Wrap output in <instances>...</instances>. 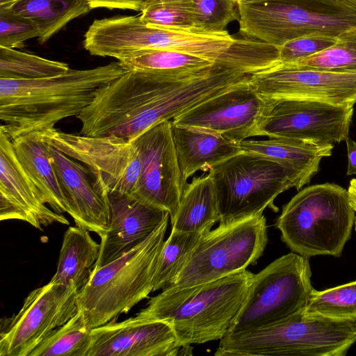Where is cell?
I'll return each instance as SVG.
<instances>
[{"label":"cell","mask_w":356,"mask_h":356,"mask_svg":"<svg viewBox=\"0 0 356 356\" xmlns=\"http://www.w3.org/2000/svg\"><path fill=\"white\" fill-rule=\"evenodd\" d=\"M140 11L147 25L192 31L191 0H145Z\"/></svg>","instance_id":"33"},{"label":"cell","mask_w":356,"mask_h":356,"mask_svg":"<svg viewBox=\"0 0 356 356\" xmlns=\"http://www.w3.org/2000/svg\"><path fill=\"white\" fill-rule=\"evenodd\" d=\"M118 61L127 70H145L175 76L196 74L214 65L200 56L165 49L138 51Z\"/></svg>","instance_id":"27"},{"label":"cell","mask_w":356,"mask_h":356,"mask_svg":"<svg viewBox=\"0 0 356 356\" xmlns=\"http://www.w3.org/2000/svg\"><path fill=\"white\" fill-rule=\"evenodd\" d=\"M38 134L49 145L85 164L96 190L102 195L108 191L134 195L140 161L133 140L70 134L55 127Z\"/></svg>","instance_id":"11"},{"label":"cell","mask_w":356,"mask_h":356,"mask_svg":"<svg viewBox=\"0 0 356 356\" xmlns=\"http://www.w3.org/2000/svg\"><path fill=\"white\" fill-rule=\"evenodd\" d=\"M40 35L39 28L31 18L9 7H0V47L19 48L26 40Z\"/></svg>","instance_id":"35"},{"label":"cell","mask_w":356,"mask_h":356,"mask_svg":"<svg viewBox=\"0 0 356 356\" xmlns=\"http://www.w3.org/2000/svg\"><path fill=\"white\" fill-rule=\"evenodd\" d=\"M18 0H0V7H10Z\"/></svg>","instance_id":"40"},{"label":"cell","mask_w":356,"mask_h":356,"mask_svg":"<svg viewBox=\"0 0 356 356\" xmlns=\"http://www.w3.org/2000/svg\"><path fill=\"white\" fill-rule=\"evenodd\" d=\"M49 154L76 226L102 236L109 219L106 195L96 190L88 169L50 145Z\"/></svg>","instance_id":"20"},{"label":"cell","mask_w":356,"mask_h":356,"mask_svg":"<svg viewBox=\"0 0 356 356\" xmlns=\"http://www.w3.org/2000/svg\"><path fill=\"white\" fill-rule=\"evenodd\" d=\"M171 131L184 180L200 170L207 171L243 151L238 143L212 131L175 125Z\"/></svg>","instance_id":"21"},{"label":"cell","mask_w":356,"mask_h":356,"mask_svg":"<svg viewBox=\"0 0 356 356\" xmlns=\"http://www.w3.org/2000/svg\"><path fill=\"white\" fill-rule=\"evenodd\" d=\"M92 8L129 9L140 11L145 0H88Z\"/></svg>","instance_id":"37"},{"label":"cell","mask_w":356,"mask_h":356,"mask_svg":"<svg viewBox=\"0 0 356 356\" xmlns=\"http://www.w3.org/2000/svg\"><path fill=\"white\" fill-rule=\"evenodd\" d=\"M308 257L294 252L254 274L229 333L264 327L303 310L313 287Z\"/></svg>","instance_id":"10"},{"label":"cell","mask_w":356,"mask_h":356,"mask_svg":"<svg viewBox=\"0 0 356 356\" xmlns=\"http://www.w3.org/2000/svg\"><path fill=\"white\" fill-rule=\"evenodd\" d=\"M77 288L49 282L31 291L21 309L2 318L1 356H29L52 331L67 322L78 312Z\"/></svg>","instance_id":"13"},{"label":"cell","mask_w":356,"mask_h":356,"mask_svg":"<svg viewBox=\"0 0 356 356\" xmlns=\"http://www.w3.org/2000/svg\"><path fill=\"white\" fill-rule=\"evenodd\" d=\"M127 71L115 61L47 78H0V128L11 140L52 129L61 120L78 115L101 89Z\"/></svg>","instance_id":"2"},{"label":"cell","mask_w":356,"mask_h":356,"mask_svg":"<svg viewBox=\"0 0 356 356\" xmlns=\"http://www.w3.org/2000/svg\"><path fill=\"white\" fill-rule=\"evenodd\" d=\"M281 65L298 69L356 73V28L340 34L337 42L323 51Z\"/></svg>","instance_id":"30"},{"label":"cell","mask_w":356,"mask_h":356,"mask_svg":"<svg viewBox=\"0 0 356 356\" xmlns=\"http://www.w3.org/2000/svg\"><path fill=\"white\" fill-rule=\"evenodd\" d=\"M99 253L100 244L92 238L88 230L78 226L69 227L63 236L56 273L49 282L74 285L79 292L96 267Z\"/></svg>","instance_id":"24"},{"label":"cell","mask_w":356,"mask_h":356,"mask_svg":"<svg viewBox=\"0 0 356 356\" xmlns=\"http://www.w3.org/2000/svg\"><path fill=\"white\" fill-rule=\"evenodd\" d=\"M265 99L257 136L333 145L349 136L353 106L302 99Z\"/></svg>","instance_id":"12"},{"label":"cell","mask_w":356,"mask_h":356,"mask_svg":"<svg viewBox=\"0 0 356 356\" xmlns=\"http://www.w3.org/2000/svg\"><path fill=\"white\" fill-rule=\"evenodd\" d=\"M107 230L100 243L96 267L99 268L122 257L143 242L169 213L129 193L108 191Z\"/></svg>","instance_id":"18"},{"label":"cell","mask_w":356,"mask_h":356,"mask_svg":"<svg viewBox=\"0 0 356 356\" xmlns=\"http://www.w3.org/2000/svg\"><path fill=\"white\" fill-rule=\"evenodd\" d=\"M268 241L263 213L220 223L203 234L167 288L181 289L245 270L263 254Z\"/></svg>","instance_id":"9"},{"label":"cell","mask_w":356,"mask_h":356,"mask_svg":"<svg viewBox=\"0 0 356 356\" xmlns=\"http://www.w3.org/2000/svg\"><path fill=\"white\" fill-rule=\"evenodd\" d=\"M304 309L264 327L228 333L214 355L345 356L356 342V321L309 315Z\"/></svg>","instance_id":"4"},{"label":"cell","mask_w":356,"mask_h":356,"mask_svg":"<svg viewBox=\"0 0 356 356\" xmlns=\"http://www.w3.org/2000/svg\"><path fill=\"white\" fill-rule=\"evenodd\" d=\"M251 88L263 98L302 99L353 106L356 73L289 67L277 64L250 75Z\"/></svg>","instance_id":"15"},{"label":"cell","mask_w":356,"mask_h":356,"mask_svg":"<svg viewBox=\"0 0 356 356\" xmlns=\"http://www.w3.org/2000/svg\"><path fill=\"white\" fill-rule=\"evenodd\" d=\"M202 234L172 229L160 252L153 291L163 290L171 284Z\"/></svg>","instance_id":"31"},{"label":"cell","mask_w":356,"mask_h":356,"mask_svg":"<svg viewBox=\"0 0 356 356\" xmlns=\"http://www.w3.org/2000/svg\"><path fill=\"white\" fill-rule=\"evenodd\" d=\"M191 349L179 342L168 323L135 316L92 329L87 356H175Z\"/></svg>","instance_id":"17"},{"label":"cell","mask_w":356,"mask_h":356,"mask_svg":"<svg viewBox=\"0 0 356 356\" xmlns=\"http://www.w3.org/2000/svg\"><path fill=\"white\" fill-rule=\"evenodd\" d=\"M304 311L309 315L356 321V280L320 291L313 289Z\"/></svg>","instance_id":"32"},{"label":"cell","mask_w":356,"mask_h":356,"mask_svg":"<svg viewBox=\"0 0 356 356\" xmlns=\"http://www.w3.org/2000/svg\"><path fill=\"white\" fill-rule=\"evenodd\" d=\"M140 244L113 261L95 268L78 293V307L88 327L117 320L153 291L168 220Z\"/></svg>","instance_id":"5"},{"label":"cell","mask_w":356,"mask_h":356,"mask_svg":"<svg viewBox=\"0 0 356 356\" xmlns=\"http://www.w3.org/2000/svg\"><path fill=\"white\" fill-rule=\"evenodd\" d=\"M10 8L38 26L40 43H44L68 22L92 8L88 0H18Z\"/></svg>","instance_id":"26"},{"label":"cell","mask_w":356,"mask_h":356,"mask_svg":"<svg viewBox=\"0 0 356 356\" xmlns=\"http://www.w3.org/2000/svg\"><path fill=\"white\" fill-rule=\"evenodd\" d=\"M238 1H239V0H238Z\"/></svg>","instance_id":"42"},{"label":"cell","mask_w":356,"mask_h":356,"mask_svg":"<svg viewBox=\"0 0 356 356\" xmlns=\"http://www.w3.org/2000/svg\"><path fill=\"white\" fill-rule=\"evenodd\" d=\"M350 204L356 211V179H353L348 189Z\"/></svg>","instance_id":"39"},{"label":"cell","mask_w":356,"mask_h":356,"mask_svg":"<svg viewBox=\"0 0 356 356\" xmlns=\"http://www.w3.org/2000/svg\"><path fill=\"white\" fill-rule=\"evenodd\" d=\"M21 165L55 212L72 216V209L50 160L49 145L38 131L12 139Z\"/></svg>","instance_id":"23"},{"label":"cell","mask_w":356,"mask_h":356,"mask_svg":"<svg viewBox=\"0 0 356 356\" xmlns=\"http://www.w3.org/2000/svg\"><path fill=\"white\" fill-rule=\"evenodd\" d=\"M355 211L348 190L325 183L300 190L276 221L282 240L297 254L340 257L351 236Z\"/></svg>","instance_id":"6"},{"label":"cell","mask_w":356,"mask_h":356,"mask_svg":"<svg viewBox=\"0 0 356 356\" xmlns=\"http://www.w3.org/2000/svg\"><path fill=\"white\" fill-rule=\"evenodd\" d=\"M192 31L216 33L225 31L232 22L239 21L238 0H191Z\"/></svg>","instance_id":"34"},{"label":"cell","mask_w":356,"mask_h":356,"mask_svg":"<svg viewBox=\"0 0 356 356\" xmlns=\"http://www.w3.org/2000/svg\"><path fill=\"white\" fill-rule=\"evenodd\" d=\"M253 275L245 269L189 287L165 288L136 316L168 323L184 347L220 340L229 332Z\"/></svg>","instance_id":"3"},{"label":"cell","mask_w":356,"mask_h":356,"mask_svg":"<svg viewBox=\"0 0 356 356\" xmlns=\"http://www.w3.org/2000/svg\"><path fill=\"white\" fill-rule=\"evenodd\" d=\"M91 330L78 310L67 322L52 331L29 356H87Z\"/></svg>","instance_id":"28"},{"label":"cell","mask_w":356,"mask_h":356,"mask_svg":"<svg viewBox=\"0 0 356 356\" xmlns=\"http://www.w3.org/2000/svg\"><path fill=\"white\" fill-rule=\"evenodd\" d=\"M249 81L201 102L172 119V123L217 133L238 143L257 136L266 101Z\"/></svg>","instance_id":"16"},{"label":"cell","mask_w":356,"mask_h":356,"mask_svg":"<svg viewBox=\"0 0 356 356\" xmlns=\"http://www.w3.org/2000/svg\"><path fill=\"white\" fill-rule=\"evenodd\" d=\"M356 212V211H355ZM355 229H356V217H355Z\"/></svg>","instance_id":"41"},{"label":"cell","mask_w":356,"mask_h":356,"mask_svg":"<svg viewBox=\"0 0 356 356\" xmlns=\"http://www.w3.org/2000/svg\"><path fill=\"white\" fill-rule=\"evenodd\" d=\"M238 145L244 152L262 156L293 172L298 179V191L318 172L321 159L330 156L334 147L330 144L280 138L246 139Z\"/></svg>","instance_id":"22"},{"label":"cell","mask_w":356,"mask_h":356,"mask_svg":"<svg viewBox=\"0 0 356 356\" xmlns=\"http://www.w3.org/2000/svg\"><path fill=\"white\" fill-rule=\"evenodd\" d=\"M245 37L276 47L311 34L337 37L356 28V0H239Z\"/></svg>","instance_id":"7"},{"label":"cell","mask_w":356,"mask_h":356,"mask_svg":"<svg viewBox=\"0 0 356 356\" xmlns=\"http://www.w3.org/2000/svg\"><path fill=\"white\" fill-rule=\"evenodd\" d=\"M348 152V168L346 175L356 174V142L349 137L346 139Z\"/></svg>","instance_id":"38"},{"label":"cell","mask_w":356,"mask_h":356,"mask_svg":"<svg viewBox=\"0 0 356 356\" xmlns=\"http://www.w3.org/2000/svg\"><path fill=\"white\" fill-rule=\"evenodd\" d=\"M0 220H19L40 230L53 223L69 225L50 209L19 161L11 138L0 128Z\"/></svg>","instance_id":"19"},{"label":"cell","mask_w":356,"mask_h":356,"mask_svg":"<svg viewBox=\"0 0 356 356\" xmlns=\"http://www.w3.org/2000/svg\"><path fill=\"white\" fill-rule=\"evenodd\" d=\"M131 140L140 161V174L133 195L166 210L170 221L172 220L187 184L173 143L171 121L161 122Z\"/></svg>","instance_id":"14"},{"label":"cell","mask_w":356,"mask_h":356,"mask_svg":"<svg viewBox=\"0 0 356 356\" xmlns=\"http://www.w3.org/2000/svg\"><path fill=\"white\" fill-rule=\"evenodd\" d=\"M198 102L197 88L188 78L131 70L101 89L76 117L81 135L131 140Z\"/></svg>","instance_id":"1"},{"label":"cell","mask_w":356,"mask_h":356,"mask_svg":"<svg viewBox=\"0 0 356 356\" xmlns=\"http://www.w3.org/2000/svg\"><path fill=\"white\" fill-rule=\"evenodd\" d=\"M220 223H229L278 209L274 200L282 192L296 188V174L260 156L242 152L209 170Z\"/></svg>","instance_id":"8"},{"label":"cell","mask_w":356,"mask_h":356,"mask_svg":"<svg viewBox=\"0 0 356 356\" xmlns=\"http://www.w3.org/2000/svg\"><path fill=\"white\" fill-rule=\"evenodd\" d=\"M69 70L67 63L0 47V78L38 79L57 76Z\"/></svg>","instance_id":"29"},{"label":"cell","mask_w":356,"mask_h":356,"mask_svg":"<svg viewBox=\"0 0 356 356\" xmlns=\"http://www.w3.org/2000/svg\"><path fill=\"white\" fill-rule=\"evenodd\" d=\"M213 182L209 175L193 178L183 192L178 210L170 221L172 229L204 234L220 222Z\"/></svg>","instance_id":"25"},{"label":"cell","mask_w":356,"mask_h":356,"mask_svg":"<svg viewBox=\"0 0 356 356\" xmlns=\"http://www.w3.org/2000/svg\"><path fill=\"white\" fill-rule=\"evenodd\" d=\"M337 42V37L311 34L277 47L280 64H289L325 50Z\"/></svg>","instance_id":"36"}]
</instances>
